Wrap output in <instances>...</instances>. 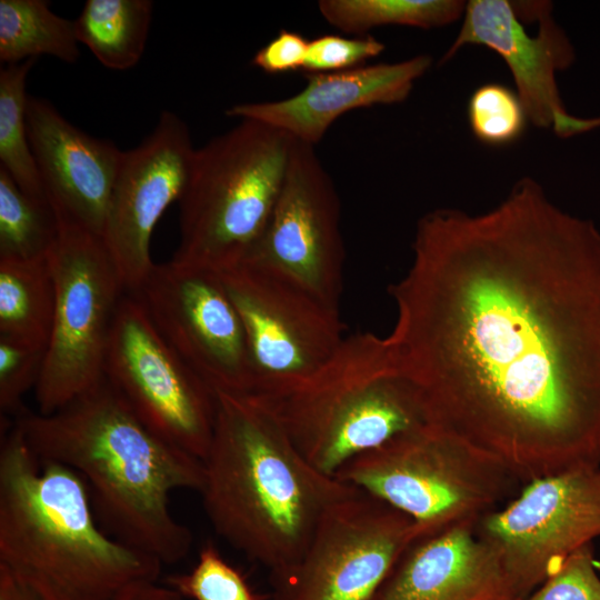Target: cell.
I'll return each instance as SVG.
<instances>
[{"label":"cell","instance_id":"cell-28","mask_svg":"<svg viewBox=\"0 0 600 600\" xmlns=\"http://www.w3.org/2000/svg\"><path fill=\"white\" fill-rule=\"evenodd\" d=\"M47 347L0 336L1 413H20L21 401L36 389L42 372Z\"/></svg>","mask_w":600,"mask_h":600},{"label":"cell","instance_id":"cell-17","mask_svg":"<svg viewBox=\"0 0 600 600\" xmlns=\"http://www.w3.org/2000/svg\"><path fill=\"white\" fill-rule=\"evenodd\" d=\"M533 6L539 30L536 36H530L510 1H469L459 33L441 61L452 59L469 44L493 50L512 73L528 120L548 129L553 127L557 114L567 112L556 74L571 64L574 52L564 32L551 18V6L548 2Z\"/></svg>","mask_w":600,"mask_h":600},{"label":"cell","instance_id":"cell-16","mask_svg":"<svg viewBox=\"0 0 600 600\" xmlns=\"http://www.w3.org/2000/svg\"><path fill=\"white\" fill-rule=\"evenodd\" d=\"M31 150L59 222L102 237L123 151L69 122L48 100L27 103Z\"/></svg>","mask_w":600,"mask_h":600},{"label":"cell","instance_id":"cell-13","mask_svg":"<svg viewBox=\"0 0 600 600\" xmlns=\"http://www.w3.org/2000/svg\"><path fill=\"white\" fill-rule=\"evenodd\" d=\"M238 264L278 276L338 309L344 264L340 201L313 146L296 140L268 223Z\"/></svg>","mask_w":600,"mask_h":600},{"label":"cell","instance_id":"cell-34","mask_svg":"<svg viewBox=\"0 0 600 600\" xmlns=\"http://www.w3.org/2000/svg\"><path fill=\"white\" fill-rule=\"evenodd\" d=\"M600 127V117L581 119L571 114L562 116L556 127V133L561 138L579 134Z\"/></svg>","mask_w":600,"mask_h":600},{"label":"cell","instance_id":"cell-7","mask_svg":"<svg viewBox=\"0 0 600 600\" xmlns=\"http://www.w3.org/2000/svg\"><path fill=\"white\" fill-rule=\"evenodd\" d=\"M336 477L406 514L427 537L477 524L522 487L501 466L431 423L353 458Z\"/></svg>","mask_w":600,"mask_h":600},{"label":"cell","instance_id":"cell-27","mask_svg":"<svg viewBox=\"0 0 600 600\" xmlns=\"http://www.w3.org/2000/svg\"><path fill=\"white\" fill-rule=\"evenodd\" d=\"M166 584L193 600H262L211 542L200 549L190 572L170 574Z\"/></svg>","mask_w":600,"mask_h":600},{"label":"cell","instance_id":"cell-8","mask_svg":"<svg viewBox=\"0 0 600 600\" xmlns=\"http://www.w3.org/2000/svg\"><path fill=\"white\" fill-rule=\"evenodd\" d=\"M60 223L49 254L56 302L41 376L38 412L50 414L104 379L108 340L127 292L102 237Z\"/></svg>","mask_w":600,"mask_h":600},{"label":"cell","instance_id":"cell-19","mask_svg":"<svg viewBox=\"0 0 600 600\" xmlns=\"http://www.w3.org/2000/svg\"><path fill=\"white\" fill-rule=\"evenodd\" d=\"M374 600L522 599L498 553L466 523L411 544Z\"/></svg>","mask_w":600,"mask_h":600},{"label":"cell","instance_id":"cell-1","mask_svg":"<svg viewBox=\"0 0 600 600\" xmlns=\"http://www.w3.org/2000/svg\"><path fill=\"white\" fill-rule=\"evenodd\" d=\"M389 292L387 340L428 423L522 486L600 468V230L531 178L493 209H436Z\"/></svg>","mask_w":600,"mask_h":600},{"label":"cell","instance_id":"cell-24","mask_svg":"<svg viewBox=\"0 0 600 600\" xmlns=\"http://www.w3.org/2000/svg\"><path fill=\"white\" fill-rule=\"evenodd\" d=\"M36 60L4 64L0 70V168L23 192L48 201L27 127L26 82Z\"/></svg>","mask_w":600,"mask_h":600},{"label":"cell","instance_id":"cell-3","mask_svg":"<svg viewBox=\"0 0 600 600\" xmlns=\"http://www.w3.org/2000/svg\"><path fill=\"white\" fill-rule=\"evenodd\" d=\"M199 491L216 533L270 577L306 551L329 510L358 491L314 468L259 397L216 391Z\"/></svg>","mask_w":600,"mask_h":600},{"label":"cell","instance_id":"cell-31","mask_svg":"<svg viewBox=\"0 0 600 600\" xmlns=\"http://www.w3.org/2000/svg\"><path fill=\"white\" fill-rule=\"evenodd\" d=\"M309 40L302 34L280 30L278 34L253 56V67L269 74L303 70Z\"/></svg>","mask_w":600,"mask_h":600},{"label":"cell","instance_id":"cell-20","mask_svg":"<svg viewBox=\"0 0 600 600\" xmlns=\"http://www.w3.org/2000/svg\"><path fill=\"white\" fill-rule=\"evenodd\" d=\"M54 302L49 257L0 259V336L47 347Z\"/></svg>","mask_w":600,"mask_h":600},{"label":"cell","instance_id":"cell-21","mask_svg":"<svg viewBox=\"0 0 600 600\" xmlns=\"http://www.w3.org/2000/svg\"><path fill=\"white\" fill-rule=\"evenodd\" d=\"M152 8L150 0H87L73 20L77 39L106 68L130 69L144 51Z\"/></svg>","mask_w":600,"mask_h":600},{"label":"cell","instance_id":"cell-10","mask_svg":"<svg viewBox=\"0 0 600 600\" xmlns=\"http://www.w3.org/2000/svg\"><path fill=\"white\" fill-rule=\"evenodd\" d=\"M424 537L409 517L358 490L329 510L298 562L271 577L273 600H374Z\"/></svg>","mask_w":600,"mask_h":600},{"label":"cell","instance_id":"cell-14","mask_svg":"<svg viewBox=\"0 0 600 600\" xmlns=\"http://www.w3.org/2000/svg\"><path fill=\"white\" fill-rule=\"evenodd\" d=\"M133 293L173 351L216 391L251 392L241 318L219 272L154 263Z\"/></svg>","mask_w":600,"mask_h":600},{"label":"cell","instance_id":"cell-25","mask_svg":"<svg viewBox=\"0 0 600 600\" xmlns=\"http://www.w3.org/2000/svg\"><path fill=\"white\" fill-rule=\"evenodd\" d=\"M59 232L50 203L23 192L0 168V259L48 258Z\"/></svg>","mask_w":600,"mask_h":600},{"label":"cell","instance_id":"cell-23","mask_svg":"<svg viewBox=\"0 0 600 600\" xmlns=\"http://www.w3.org/2000/svg\"><path fill=\"white\" fill-rule=\"evenodd\" d=\"M466 3L460 0H320L318 9L333 28L354 36L383 26L422 29L459 20Z\"/></svg>","mask_w":600,"mask_h":600},{"label":"cell","instance_id":"cell-32","mask_svg":"<svg viewBox=\"0 0 600 600\" xmlns=\"http://www.w3.org/2000/svg\"><path fill=\"white\" fill-rule=\"evenodd\" d=\"M184 598L169 586L157 581H141L121 591L112 600H183Z\"/></svg>","mask_w":600,"mask_h":600},{"label":"cell","instance_id":"cell-12","mask_svg":"<svg viewBox=\"0 0 600 600\" xmlns=\"http://www.w3.org/2000/svg\"><path fill=\"white\" fill-rule=\"evenodd\" d=\"M476 532L499 556L523 599L578 549L600 537V468L532 480Z\"/></svg>","mask_w":600,"mask_h":600},{"label":"cell","instance_id":"cell-11","mask_svg":"<svg viewBox=\"0 0 600 600\" xmlns=\"http://www.w3.org/2000/svg\"><path fill=\"white\" fill-rule=\"evenodd\" d=\"M241 318L251 392L273 397L316 372L343 340L338 309L272 273L243 264L219 272Z\"/></svg>","mask_w":600,"mask_h":600},{"label":"cell","instance_id":"cell-29","mask_svg":"<svg viewBox=\"0 0 600 600\" xmlns=\"http://www.w3.org/2000/svg\"><path fill=\"white\" fill-rule=\"evenodd\" d=\"M522 600H600V576L592 543L570 554Z\"/></svg>","mask_w":600,"mask_h":600},{"label":"cell","instance_id":"cell-2","mask_svg":"<svg viewBox=\"0 0 600 600\" xmlns=\"http://www.w3.org/2000/svg\"><path fill=\"white\" fill-rule=\"evenodd\" d=\"M13 423L40 461L82 478L110 536L162 564L188 556L192 532L172 514L170 497L199 493L202 460L147 427L106 379L50 414L21 411Z\"/></svg>","mask_w":600,"mask_h":600},{"label":"cell","instance_id":"cell-26","mask_svg":"<svg viewBox=\"0 0 600 600\" xmlns=\"http://www.w3.org/2000/svg\"><path fill=\"white\" fill-rule=\"evenodd\" d=\"M468 120L474 137L492 147L517 141L529 121L518 93L497 82L484 83L472 92Z\"/></svg>","mask_w":600,"mask_h":600},{"label":"cell","instance_id":"cell-4","mask_svg":"<svg viewBox=\"0 0 600 600\" xmlns=\"http://www.w3.org/2000/svg\"><path fill=\"white\" fill-rule=\"evenodd\" d=\"M0 566L39 600H112L163 564L102 529L82 478L40 461L13 423L0 448Z\"/></svg>","mask_w":600,"mask_h":600},{"label":"cell","instance_id":"cell-30","mask_svg":"<svg viewBox=\"0 0 600 600\" xmlns=\"http://www.w3.org/2000/svg\"><path fill=\"white\" fill-rule=\"evenodd\" d=\"M384 48V44L371 34H323L309 41L303 71L308 74L350 70L378 57Z\"/></svg>","mask_w":600,"mask_h":600},{"label":"cell","instance_id":"cell-15","mask_svg":"<svg viewBox=\"0 0 600 600\" xmlns=\"http://www.w3.org/2000/svg\"><path fill=\"white\" fill-rule=\"evenodd\" d=\"M196 149L186 122L166 110L140 144L123 151L102 239L127 292L137 291L154 266L153 230L181 198Z\"/></svg>","mask_w":600,"mask_h":600},{"label":"cell","instance_id":"cell-6","mask_svg":"<svg viewBox=\"0 0 600 600\" xmlns=\"http://www.w3.org/2000/svg\"><path fill=\"white\" fill-rule=\"evenodd\" d=\"M294 142L279 129L241 119L196 149L178 201L171 261L217 272L237 266L268 223Z\"/></svg>","mask_w":600,"mask_h":600},{"label":"cell","instance_id":"cell-5","mask_svg":"<svg viewBox=\"0 0 600 600\" xmlns=\"http://www.w3.org/2000/svg\"><path fill=\"white\" fill-rule=\"evenodd\" d=\"M259 398L300 453L333 477L353 458L428 423L387 337L371 332L344 337L306 380L283 393Z\"/></svg>","mask_w":600,"mask_h":600},{"label":"cell","instance_id":"cell-18","mask_svg":"<svg viewBox=\"0 0 600 600\" xmlns=\"http://www.w3.org/2000/svg\"><path fill=\"white\" fill-rule=\"evenodd\" d=\"M431 63L430 56L419 54L392 63L308 73L306 86L289 98L237 103L227 109L226 114L262 122L316 147L342 114L359 108L404 101Z\"/></svg>","mask_w":600,"mask_h":600},{"label":"cell","instance_id":"cell-22","mask_svg":"<svg viewBox=\"0 0 600 600\" xmlns=\"http://www.w3.org/2000/svg\"><path fill=\"white\" fill-rule=\"evenodd\" d=\"M47 54L67 63L80 56L74 21L44 0H0V61L19 63Z\"/></svg>","mask_w":600,"mask_h":600},{"label":"cell","instance_id":"cell-33","mask_svg":"<svg viewBox=\"0 0 600 600\" xmlns=\"http://www.w3.org/2000/svg\"><path fill=\"white\" fill-rule=\"evenodd\" d=\"M0 600H39L6 568L0 566Z\"/></svg>","mask_w":600,"mask_h":600},{"label":"cell","instance_id":"cell-9","mask_svg":"<svg viewBox=\"0 0 600 600\" xmlns=\"http://www.w3.org/2000/svg\"><path fill=\"white\" fill-rule=\"evenodd\" d=\"M104 379L157 434L200 460L206 457L216 419V392L167 343L130 292L116 310Z\"/></svg>","mask_w":600,"mask_h":600}]
</instances>
